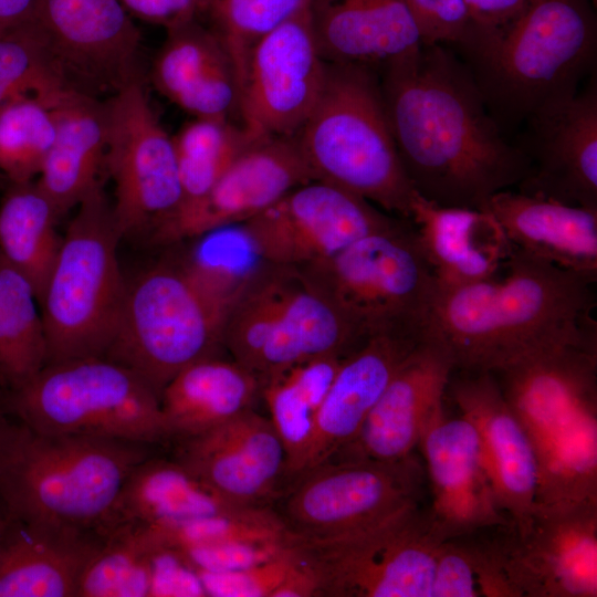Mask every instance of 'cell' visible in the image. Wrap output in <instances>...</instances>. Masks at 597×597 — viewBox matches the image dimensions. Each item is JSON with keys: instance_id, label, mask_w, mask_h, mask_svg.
<instances>
[{"instance_id": "cell-1", "label": "cell", "mask_w": 597, "mask_h": 597, "mask_svg": "<svg viewBox=\"0 0 597 597\" xmlns=\"http://www.w3.org/2000/svg\"><path fill=\"white\" fill-rule=\"evenodd\" d=\"M389 128L416 192L441 206L484 210L523 179L526 159L490 113L468 65L422 45L378 71Z\"/></svg>"}, {"instance_id": "cell-9", "label": "cell", "mask_w": 597, "mask_h": 597, "mask_svg": "<svg viewBox=\"0 0 597 597\" xmlns=\"http://www.w3.org/2000/svg\"><path fill=\"white\" fill-rule=\"evenodd\" d=\"M297 270L365 337L427 333L439 285L409 219Z\"/></svg>"}, {"instance_id": "cell-27", "label": "cell", "mask_w": 597, "mask_h": 597, "mask_svg": "<svg viewBox=\"0 0 597 597\" xmlns=\"http://www.w3.org/2000/svg\"><path fill=\"white\" fill-rule=\"evenodd\" d=\"M409 220L439 289L498 275L513 249L486 210L441 206L416 193Z\"/></svg>"}, {"instance_id": "cell-45", "label": "cell", "mask_w": 597, "mask_h": 597, "mask_svg": "<svg viewBox=\"0 0 597 597\" xmlns=\"http://www.w3.org/2000/svg\"><path fill=\"white\" fill-rule=\"evenodd\" d=\"M285 451L283 479L297 478L312 441L316 411L282 371L261 383V395Z\"/></svg>"}, {"instance_id": "cell-19", "label": "cell", "mask_w": 597, "mask_h": 597, "mask_svg": "<svg viewBox=\"0 0 597 597\" xmlns=\"http://www.w3.org/2000/svg\"><path fill=\"white\" fill-rule=\"evenodd\" d=\"M514 143L527 168L517 191L597 210V85L590 78L574 95L524 123Z\"/></svg>"}, {"instance_id": "cell-35", "label": "cell", "mask_w": 597, "mask_h": 597, "mask_svg": "<svg viewBox=\"0 0 597 597\" xmlns=\"http://www.w3.org/2000/svg\"><path fill=\"white\" fill-rule=\"evenodd\" d=\"M537 503L597 501V402L534 449Z\"/></svg>"}, {"instance_id": "cell-50", "label": "cell", "mask_w": 597, "mask_h": 597, "mask_svg": "<svg viewBox=\"0 0 597 597\" xmlns=\"http://www.w3.org/2000/svg\"><path fill=\"white\" fill-rule=\"evenodd\" d=\"M151 596H207L196 569L177 551L163 548L156 556Z\"/></svg>"}, {"instance_id": "cell-36", "label": "cell", "mask_w": 597, "mask_h": 597, "mask_svg": "<svg viewBox=\"0 0 597 597\" xmlns=\"http://www.w3.org/2000/svg\"><path fill=\"white\" fill-rule=\"evenodd\" d=\"M38 300L28 280L0 253V392L14 391L46 364Z\"/></svg>"}, {"instance_id": "cell-24", "label": "cell", "mask_w": 597, "mask_h": 597, "mask_svg": "<svg viewBox=\"0 0 597 597\" xmlns=\"http://www.w3.org/2000/svg\"><path fill=\"white\" fill-rule=\"evenodd\" d=\"M425 336L408 331L377 333L343 358L315 415L312 441L296 479L332 460L355 439L397 369Z\"/></svg>"}, {"instance_id": "cell-48", "label": "cell", "mask_w": 597, "mask_h": 597, "mask_svg": "<svg viewBox=\"0 0 597 597\" xmlns=\"http://www.w3.org/2000/svg\"><path fill=\"white\" fill-rule=\"evenodd\" d=\"M290 541L291 537L287 541L273 542H231L177 552L196 572L226 573L270 561L279 556Z\"/></svg>"}, {"instance_id": "cell-37", "label": "cell", "mask_w": 597, "mask_h": 597, "mask_svg": "<svg viewBox=\"0 0 597 597\" xmlns=\"http://www.w3.org/2000/svg\"><path fill=\"white\" fill-rule=\"evenodd\" d=\"M502 525L479 528L440 543L431 597H517L506 572Z\"/></svg>"}, {"instance_id": "cell-42", "label": "cell", "mask_w": 597, "mask_h": 597, "mask_svg": "<svg viewBox=\"0 0 597 597\" xmlns=\"http://www.w3.org/2000/svg\"><path fill=\"white\" fill-rule=\"evenodd\" d=\"M311 0H206L202 18L217 34L233 65L239 96L252 46L310 6Z\"/></svg>"}, {"instance_id": "cell-49", "label": "cell", "mask_w": 597, "mask_h": 597, "mask_svg": "<svg viewBox=\"0 0 597 597\" xmlns=\"http://www.w3.org/2000/svg\"><path fill=\"white\" fill-rule=\"evenodd\" d=\"M531 0H463L475 29V42L464 59L499 36L525 11Z\"/></svg>"}, {"instance_id": "cell-13", "label": "cell", "mask_w": 597, "mask_h": 597, "mask_svg": "<svg viewBox=\"0 0 597 597\" xmlns=\"http://www.w3.org/2000/svg\"><path fill=\"white\" fill-rule=\"evenodd\" d=\"M423 470L413 454L397 461L336 459L291 483L275 511L302 537H329L419 503Z\"/></svg>"}, {"instance_id": "cell-29", "label": "cell", "mask_w": 597, "mask_h": 597, "mask_svg": "<svg viewBox=\"0 0 597 597\" xmlns=\"http://www.w3.org/2000/svg\"><path fill=\"white\" fill-rule=\"evenodd\" d=\"M310 12L327 63L378 71L422 46L406 0H311Z\"/></svg>"}, {"instance_id": "cell-39", "label": "cell", "mask_w": 597, "mask_h": 597, "mask_svg": "<svg viewBox=\"0 0 597 597\" xmlns=\"http://www.w3.org/2000/svg\"><path fill=\"white\" fill-rule=\"evenodd\" d=\"M259 140L228 118H193L172 136L182 203L205 192ZM180 207V206H179Z\"/></svg>"}, {"instance_id": "cell-54", "label": "cell", "mask_w": 597, "mask_h": 597, "mask_svg": "<svg viewBox=\"0 0 597 597\" xmlns=\"http://www.w3.org/2000/svg\"><path fill=\"white\" fill-rule=\"evenodd\" d=\"M9 514L3 505V503L0 500V534L2 530L4 528L7 521H8Z\"/></svg>"}, {"instance_id": "cell-3", "label": "cell", "mask_w": 597, "mask_h": 597, "mask_svg": "<svg viewBox=\"0 0 597 597\" xmlns=\"http://www.w3.org/2000/svg\"><path fill=\"white\" fill-rule=\"evenodd\" d=\"M597 0H531L499 36L461 59L503 132L574 95L591 72Z\"/></svg>"}, {"instance_id": "cell-4", "label": "cell", "mask_w": 597, "mask_h": 597, "mask_svg": "<svg viewBox=\"0 0 597 597\" xmlns=\"http://www.w3.org/2000/svg\"><path fill=\"white\" fill-rule=\"evenodd\" d=\"M156 444L35 432L21 423L0 472V500L27 522L94 532L105 527L119 492Z\"/></svg>"}, {"instance_id": "cell-26", "label": "cell", "mask_w": 597, "mask_h": 597, "mask_svg": "<svg viewBox=\"0 0 597 597\" xmlns=\"http://www.w3.org/2000/svg\"><path fill=\"white\" fill-rule=\"evenodd\" d=\"M105 536L9 515L0 534V597H77Z\"/></svg>"}, {"instance_id": "cell-5", "label": "cell", "mask_w": 597, "mask_h": 597, "mask_svg": "<svg viewBox=\"0 0 597 597\" xmlns=\"http://www.w3.org/2000/svg\"><path fill=\"white\" fill-rule=\"evenodd\" d=\"M296 138L314 180L410 218L417 192L394 142L376 70L327 63L322 94Z\"/></svg>"}, {"instance_id": "cell-21", "label": "cell", "mask_w": 597, "mask_h": 597, "mask_svg": "<svg viewBox=\"0 0 597 597\" xmlns=\"http://www.w3.org/2000/svg\"><path fill=\"white\" fill-rule=\"evenodd\" d=\"M453 362L426 334L397 369L355 439L336 459L397 461L412 454L427 426L443 412Z\"/></svg>"}, {"instance_id": "cell-53", "label": "cell", "mask_w": 597, "mask_h": 597, "mask_svg": "<svg viewBox=\"0 0 597 597\" xmlns=\"http://www.w3.org/2000/svg\"><path fill=\"white\" fill-rule=\"evenodd\" d=\"M7 409L3 402V395L0 394V472L6 464L12 447L17 440L21 423Z\"/></svg>"}, {"instance_id": "cell-16", "label": "cell", "mask_w": 597, "mask_h": 597, "mask_svg": "<svg viewBox=\"0 0 597 597\" xmlns=\"http://www.w3.org/2000/svg\"><path fill=\"white\" fill-rule=\"evenodd\" d=\"M326 73L308 6L252 46L239 96L241 125L258 139L296 136Z\"/></svg>"}, {"instance_id": "cell-28", "label": "cell", "mask_w": 597, "mask_h": 597, "mask_svg": "<svg viewBox=\"0 0 597 597\" xmlns=\"http://www.w3.org/2000/svg\"><path fill=\"white\" fill-rule=\"evenodd\" d=\"M150 81L193 118H228L239 109V87L230 56L217 34L193 19L166 30Z\"/></svg>"}, {"instance_id": "cell-2", "label": "cell", "mask_w": 597, "mask_h": 597, "mask_svg": "<svg viewBox=\"0 0 597 597\" xmlns=\"http://www.w3.org/2000/svg\"><path fill=\"white\" fill-rule=\"evenodd\" d=\"M504 269L502 277L439 289L427 335L454 369L495 373L559 347L597 344V280L516 248Z\"/></svg>"}, {"instance_id": "cell-41", "label": "cell", "mask_w": 597, "mask_h": 597, "mask_svg": "<svg viewBox=\"0 0 597 597\" xmlns=\"http://www.w3.org/2000/svg\"><path fill=\"white\" fill-rule=\"evenodd\" d=\"M55 138L52 105L36 96L14 98L0 107V170L11 182L39 175Z\"/></svg>"}, {"instance_id": "cell-20", "label": "cell", "mask_w": 597, "mask_h": 597, "mask_svg": "<svg viewBox=\"0 0 597 597\" xmlns=\"http://www.w3.org/2000/svg\"><path fill=\"white\" fill-rule=\"evenodd\" d=\"M176 441L174 458L226 499L269 506L276 496L285 451L271 419L253 408Z\"/></svg>"}, {"instance_id": "cell-8", "label": "cell", "mask_w": 597, "mask_h": 597, "mask_svg": "<svg viewBox=\"0 0 597 597\" xmlns=\"http://www.w3.org/2000/svg\"><path fill=\"white\" fill-rule=\"evenodd\" d=\"M8 411L39 433L163 444L172 441L160 399L137 374L105 357L46 364L3 395Z\"/></svg>"}, {"instance_id": "cell-38", "label": "cell", "mask_w": 597, "mask_h": 597, "mask_svg": "<svg viewBox=\"0 0 597 597\" xmlns=\"http://www.w3.org/2000/svg\"><path fill=\"white\" fill-rule=\"evenodd\" d=\"M163 548L150 525L114 527L85 568L77 597L151 596L154 563Z\"/></svg>"}, {"instance_id": "cell-23", "label": "cell", "mask_w": 597, "mask_h": 597, "mask_svg": "<svg viewBox=\"0 0 597 597\" xmlns=\"http://www.w3.org/2000/svg\"><path fill=\"white\" fill-rule=\"evenodd\" d=\"M461 416L476 429L483 463L499 509L515 526L535 503L537 468L532 442L511 410L495 376L464 371L451 385Z\"/></svg>"}, {"instance_id": "cell-22", "label": "cell", "mask_w": 597, "mask_h": 597, "mask_svg": "<svg viewBox=\"0 0 597 597\" xmlns=\"http://www.w3.org/2000/svg\"><path fill=\"white\" fill-rule=\"evenodd\" d=\"M432 489L429 509L443 540L511 521L499 509L486 473L479 434L464 417H436L419 444Z\"/></svg>"}, {"instance_id": "cell-7", "label": "cell", "mask_w": 597, "mask_h": 597, "mask_svg": "<svg viewBox=\"0 0 597 597\" xmlns=\"http://www.w3.org/2000/svg\"><path fill=\"white\" fill-rule=\"evenodd\" d=\"M231 305L179 262H163L127 283L105 358L125 366L160 395L188 365L216 356Z\"/></svg>"}, {"instance_id": "cell-51", "label": "cell", "mask_w": 597, "mask_h": 597, "mask_svg": "<svg viewBox=\"0 0 597 597\" xmlns=\"http://www.w3.org/2000/svg\"><path fill=\"white\" fill-rule=\"evenodd\" d=\"M132 17L166 30L180 23L201 19L206 0H121Z\"/></svg>"}, {"instance_id": "cell-34", "label": "cell", "mask_w": 597, "mask_h": 597, "mask_svg": "<svg viewBox=\"0 0 597 597\" xmlns=\"http://www.w3.org/2000/svg\"><path fill=\"white\" fill-rule=\"evenodd\" d=\"M60 216L38 184L12 182L0 205V253L31 284L38 303L62 238Z\"/></svg>"}, {"instance_id": "cell-31", "label": "cell", "mask_w": 597, "mask_h": 597, "mask_svg": "<svg viewBox=\"0 0 597 597\" xmlns=\"http://www.w3.org/2000/svg\"><path fill=\"white\" fill-rule=\"evenodd\" d=\"M52 111L55 138L36 184L61 217L102 187L106 116L104 100L74 91L61 93Z\"/></svg>"}, {"instance_id": "cell-6", "label": "cell", "mask_w": 597, "mask_h": 597, "mask_svg": "<svg viewBox=\"0 0 597 597\" xmlns=\"http://www.w3.org/2000/svg\"><path fill=\"white\" fill-rule=\"evenodd\" d=\"M76 208L39 301L46 364L104 357L126 293L117 259L122 237L103 187Z\"/></svg>"}, {"instance_id": "cell-30", "label": "cell", "mask_w": 597, "mask_h": 597, "mask_svg": "<svg viewBox=\"0 0 597 597\" xmlns=\"http://www.w3.org/2000/svg\"><path fill=\"white\" fill-rule=\"evenodd\" d=\"M484 210L513 248L597 280V210L510 189Z\"/></svg>"}, {"instance_id": "cell-14", "label": "cell", "mask_w": 597, "mask_h": 597, "mask_svg": "<svg viewBox=\"0 0 597 597\" xmlns=\"http://www.w3.org/2000/svg\"><path fill=\"white\" fill-rule=\"evenodd\" d=\"M32 20L67 90L102 100L143 80L140 33L121 0H39Z\"/></svg>"}, {"instance_id": "cell-40", "label": "cell", "mask_w": 597, "mask_h": 597, "mask_svg": "<svg viewBox=\"0 0 597 597\" xmlns=\"http://www.w3.org/2000/svg\"><path fill=\"white\" fill-rule=\"evenodd\" d=\"M188 242L190 247L179 262L201 285L231 306L266 264L242 224L214 229Z\"/></svg>"}, {"instance_id": "cell-17", "label": "cell", "mask_w": 597, "mask_h": 597, "mask_svg": "<svg viewBox=\"0 0 597 597\" xmlns=\"http://www.w3.org/2000/svg\"><path fill=\"white\" fill-rule=\"evenodd\" d=\"M501 537L517 597L597 596V501L535 502Z\"/></svg>"}, {"instance_id": "cell-47", "label": "cell", "mask_w": 597, "mask_h": 597, "mask_svg": "<svg viewBox=\"0 0 597 597\" xmlns=\"http://www.w3.org/2000/svg\"><path fill=\"white\" fill-rule=\"evenodd\" d=\"M294 552L287 547L276 557L243 569L226 573L197 572L207 596L272 597L294 563Z\"/></svg>"}, {"instance_id": "cell-15", "label": "cell", "mask_w": 597, "mask_h": 597, "mask_svg": "<svg viewBox=\"0 0 597 597\" xmlns=\"http://www.w3.org/2000/svg\"><path fill=\"white\" fill-rule=\"evenodd\" d=\"M398 218L346 189L311 180L242 226L262 261L301 269Z\"/></svg>"}, {"instance_id": "cell-32", "label": "cell", "mask_w": 597, "mask_h": 597, "mask_svg": "<svg viewBox=\"0 0 597 597\" xmlns=\"http://www.w3.org/2000/svg\"><path fill=\"white\" fill-rule=\"evenodd\" d=\"M244 507L249 506L226 499L175 458L154 454L137 464L126 479L105 535L126 523L166 526Z\"/></svg>"}, {"instance_id": "cell-52", "label": "cell", "mask_w": 597, "mask_h": 597, "mask_svg": "<svg viewBox=\"0 0 597 597\" xmlns=\"http://www.w3.org/2000/svg\"><path fill=\"white\" fill-rule=\"evenodd\" d=\"M39 0H0V33L30 20Z\"/></svg>"}, {"instance_id": "cell-44", "label": "cell", "mask_w": 597, "mask_h": 597, "mask_svg": "<svg viewBox=\"0 0 597 597\" xmlns=\"http://www.w3.org/2000/svg\"><path fill=\"white\" fill-rule=\"evenodd\" d=\"M150 526L165 548L176 551L231 542L287 541L292 535L270 506H249L179 524Z\"/></svg>"}, {"instance_id": "cell-11", "label": "cell", "mask_w": 597, "mask_h": 597, "mask_svg": "<svg viewBox=\"0 0 597 597\" xmlns=\"http://www.w3.org/2000/svg\"><path fill=\"white\" fill-rule=\"evenodd\" d=\"M443 541L429 510L416 503L344 534H292L290 544L312 568L320 597H431Z\"/></svg>"}, {"instance_id": "cell-46", "label": "cell", "mask_w": 597, "mask_h": 597, "mask_svg": "<svg viewBox=\"0 0 597 597\" xmlns=\"http://www.w3.org/2000/svg\"><path fill=\"white\" fill-rule=\"evenodd\" d=\"M422 45H443L457 55L475 42V29L463 0H406Z\"/></svg>"}, {"instance_id": "cell-18", "label": "cell", "mask_w": 597, "mask_h": 597, "mask_svg": "<svg viewBox=\"0 0 597 597\" xmlns=\"http://www.w3.org/2000/svg\"><path fill=\"white\" fill-rule=\"evenodd\" d=\"M311 180L296 136L259 140L207 192L180 205L158 224L149 241L175 245L214 229L242 224Z\"/></svg>"}, {"instance_id": "cell-43", "label": "cell", "mask_w": 597, "mask_h": 597, "mask_svg": "<svg viewBox=\"0 0 597 597\" xmlns=\"http://www.w3.org/2000/svg\"><path fill=\"white\" fill-rule=\"evenodd\" d=\"M66 88L32 18L0 33V107L22 96L51 103Z\"/></svg>"}, {"instance_id": "cell-10", "label": "cell", "mask_w": 597, "mask_h": 597, "mask_svg": "<svg viewBox=\"0 0 597 597\" xmlns=\"http://www.w3.org/2000/svg\"><path fill=\"white\" fill-rule=\"evenodd\" d=\"M366 338L297 269L266 263L232 305L223 347L262 383L316 356L347 355Z\"/></svg>"}, {"instance_id": "cell-25", "label": "cell", "mask_w": 597, "mask_h": 597, "mask_svg": "<svg viewBox=\"0 0 597 597\" xmlns=\"http://www.w3.org/2000/svg\"><path fill=\"white\" fill-rule=\"evenodd\" d=\"M492 374L535 449L597 402V344L559 347Z\"/></svg>"}, {"instance_id": "cell-12", "label": "cell", "mask_w": 597, "mask_h": 597, "mask_svg": "<svg viewBox=\"0 0 597 597\" xmlns=\"http://www.w3.org/2000/svg\"><path fill=\"white\" fill-rule=\"evenodd\" d=\"M105 172L114 181L112 212L121 237L150 234L182 202L172 136L136 81L104 100Z\"/></svg>"}, {"instance_id": "cell-33", "label": "cell", "mask_w": 597, "mask_h": 597, "mask_svg": "<svg viewBox=\"0 0 597 597\" xmlns=\"http://www.w3.org/2000/svg\"><path fill=\"white\" fill-rule=\"evenodd\" d=\"M259 378L241 364L217 356L181 369L163 389L160 408L172 440L210 430L252 408Z\"/></svg>"}]
</instances>
